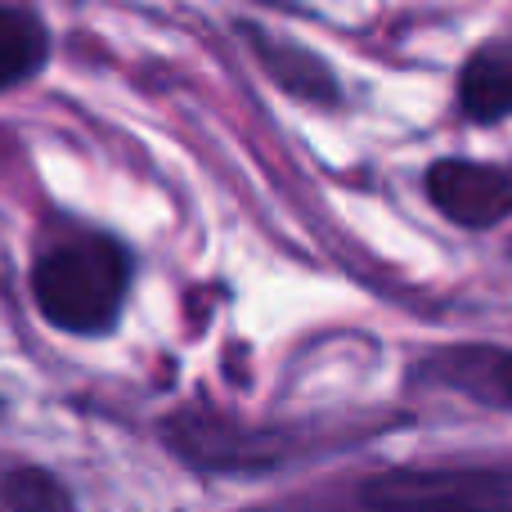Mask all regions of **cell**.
Masks as SVG:
<instances>
[{
  "label": "cell",
  "instance_id": "obj_5",
  "mask_svg": "<svg viewBox=\"0 0 512 512\" xmlns=\"http://www.w3.org/2000/svg\"><path fill=\"white\" fill-rule=\"evenodd\" d=\"M248 45L256 50L261 68L270 72L288 95L310 99V104H337V81H333V72H328L324 59H315L310 50L283 41V36L261 32V27H248Z\"/></svg>",
  "mask_w": 512,
  "mask_h": 512
},
{
  "label": "cell",
  "instance_id": "obj_7",
  "mask_svg": "<svg viewBox=\"0 0 512 512\" xmlns=\"http://www.w3.org/2000/svg\"><path fill=\"white\" fill-rule=\"evenodd\" d=\"M0 512H72V499L45 468H14L0 481Z\"/></svg>",
  "mask_w": 512,
  "mask_h": 512
},
{
  "label": "cell",
  "instance_id": "obj_8",
  "mask_svg": "<svg viewBox=\"0 0 512 512\" xmlns=\"http://www.w3.org/2000/svg\"><path fill=\"white\" fill-rule=\"evenodd\" d=\"M486 373V400H499L504 409H512V351H481V360H472Z\"/></svg>",
  "mask_w": 512,
  "mask_h": 512
},
{
  "label": "cell",
  "instance_id": "obj_3",
  "mask_svg": "<svg viewBox=\"0 0 512 512\" xmlns=\"http://www.w3.org/2000/svg\"><path fill=\"white\" fill-rule=\"evenodd\" d=\"M427 203L459 230H495L512 216V171L495 162L441 158L427 167Z\"/></svg>",
  "mask_w": 512,
  "mask_h": 512
},
{
  "label": "cell",
  "instance_id": "obj_6",
  "mask_svg": "<svg viewBox=\"0 0 512 512\" xmlns=\"http://www.w3.org/2000/svg\"><path fill=\"white\" fill-rule=\"evenodd\" d=\"M50 59V32L32 9H0V90L32 81Z\"/></svg>",
  "mask_w": 512,
  "mask_h": 512
},
{
  "label": "cell",
  "instance_id": "obj_2",
  "mask_svg": "<svg viewBox=\"0 0 512 512\" xmlns=\"http://www.w3.org/2000/svg\"><path fill=\"white\" fill-rule=\"evenodd\" d=\"M355 499L364 512H512V468H391Z\"/></svg>",
  "mask_w": 512,
  "mask_h": 512
},
{
  "label": "cell",
  "instance_id": "obj_4",
  "mask_svg": "<svg viewBox=\"0 0 512 512\" xmlns=\"http://www.w3.org/2000/svg\"><path fill=\"white\" fill-rule=\"evenodd\" d=\"M459 108L468 122H504L512 117V41L481 45L459 72Z\"/></svg>",
  "mask_w": 512,
  "mask_h": 512
},
{
  "label": "cell",
  "instance_id": "obj_1",
  "mask_svg": "<svg viewBox=\"0 0 512 512\" xmlns=\"http://www.w3.org/2000/svg\"><path fill=\"white\" fill-rule=\"evenodd\" d=\"M131 288V256L108 234H77L32 265V301L45 324L95 337L117 324Z\"/></svg>",
  "mask_w": 512,
  "mask_h": 512
}]
</instances>
